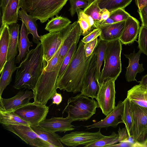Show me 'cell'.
Listing matches in <instances>:
<instances>
[{
  "instance_id": "obj_49",
  "label": "cell",
  "mask_w": 147,
  "mask_h": 147,
  "mask_svg": "<svg viewBox=\"0 0 147 147\" xmlns=\"http://www.w3.org/2000/svg\"><path fill=\"white\" fill-rule=\"evenodd\" d=\"M140 84L147 85V74L142 77Z\"/></svg>"
},
{
  "instance_id": "obj_10",
  "label": "cell",
  "mask_w": 147,
  "mask_h": 147,
  "mask_svg": "<svg viewBox=\"0 0 147 147\" xmlns=\"http://www.w3.org/2000/svg\"><path fill=\"white\" fill-rule=\"evenodd\" d=\"M3 126L20 138L28 145L37 147H52L51 144L41 138L30 126L24 125H4Z\"/></svg>"
},
{
  "instance_id": "obj_1",
  "label": "cell",
  "mask_w": 147,
  "mask_h": 147,
  "mask_svg": "<svg viewBox=\"0 0 147 147\" xmlns=\"http://www.w3.org/2000/svg\"><path fill=\"white\" fill-rule=\"evenodd\" d=\"M84 44L81 40L80 42L75 53L66 69L61 76L57 79L56 89L74 93L80 91L95 51V49L91 55L86 57Z\"/></svg>"
},
{
  "instance_id": "obj_34",
  "label": "cell",
  "mask_w": 147,
  "mask_h": 147,
  "mask_svg": "<svg viewBox=\"0 0 147 147\" xmlns=\"http://www.w3.org/2000/svg\"><path fill=\"white\" fill-rule=\"evenodd\" d=\"M101 9L97 0H94L88 4L84 9L83 11L86 14L92 17L96 23L98 22L100 20L99 12Z\"/></svg>"
},
{
  "instance_id": "obj_31",
  "label": "cell",
  "mask_w": 147,
  "mask_h": 147,
  "mask_svg": "<svg viewBox=\"0 0 147 147\" xmlns=\"http://www.w3.org/2000/svg\"><path fill=\"white\" fill-rule=\"evenodd\" d=\"M132 0H102L98 3L101 9L106 8L111 12L119 8L124 9Z\"/></svg>"
},
{
  "instance_id": "obj_50",
  "label": "cell",
  "mask_w": 147,
  "mask_h": 147,
  "mask_svg": "<svg viewBox=\"0 0 147 147\" xmlns=\"http://www.w3.org/2000/svg\"><path fill=\"white\" fill-rule=\"evenodd\" d=\"M86 1H87L88 3V4H90L92 3V1H93L94 0H85Z\"/></svg>"
},
{
  "instance_id": "obj_44",
  "label": "cell",
  "mask_w": 147,
  "mask_h": 147,
  "mask_svg": "<svg viewBox=\"0 0 147 147\" xmlns=\"http://www.w3.org/2000/svg\"><path fill=\"white\" fill-rule=\"evenodd\" d=\"M51 99L52 100V104L58 105L62 101V97L61 94L56 92L53 95Z\"/></svg>"
},
{
  "instance_id": "obj_33",
  "label": "cell",
  "mask_w": 147,
  "mask_h": 147,
  "mask_svg": "<svg viewBox=\"0 0 147 147\" xmlns=\"http://www.w3.org/2000/svg\"><path fill=\"white\" fill-rule=\"evenodd\" d=\"M119 135L113 131L111 134L105 136L94 142L84 146V147H109L118 142Z\"/></svg>"
},
{
  "instance_id": "obj_30",
  "label": "cell",
  "mask_w": 147,
  "mask_h": 147,
  "mask_svg": "<svg viewBox=\"0 0 147 147\" xmlns=\"http://www.w3.org/2000/svg\"><path fill=\"white\" fill-rule=\"evenodd\" d=\"M124 108L122 119L125 125L129 137H131L130 132L134 123V117L132 110L129 100L126 98L123 101Z\"/></svg>"
},
{
  "instance_id": "obj_18",
  "label": "cell",
  "mask_w": 147,
  "mask_h": 147,
  "mask_svg": "<svg viewBox=\"0 0 147 147\" xmlns=\"http://www.w3.org/2000/svg\"><path fill=\"white\" fill-rule=\"evenodd\" d=\"M141 53L140 50L136 53L134 50L133 53L130 54L124 55L125 57L129 59V65L126 67L127 70L125 74L127 82L137 81L135 79L137 74L140 73L144 70L143 67V64H140L139 63Z\"/></svg>"
},
{
  "instance_id": "obj_28",
  "label": "cell",
  "mask_w": 147,
  "mask_h": 147,
  "mask_svg": "<svg viewBox=\"0 0 147 147\" xmlns=\"http://www.w3.org/2000/svg\"><path fill=\"white\" fill-rule=\"evenodd\" d=\"M47 23L45 29L49 32L61 30L71 24V21L66 17L58 15L53 17Z\"/></svg>"
},
{
  "instance_id": "obj_53",
  "label": "cell",
  "mask_w": 147,
  "mask_h": 147,
  "mask_svg": "<svg viewBox=\"0 0 147 147\" xmlns=\"http://www.w3.org/2000/svg\"><path fill=\"white\" fill-rule=\"evenodd\" d=\"M144 147H147V144L145 145V146H144Z\"/></svg>"
},
{
  "instance_id": "obj_11",
  "label": "cell",
  "mask_w": 147,
  "mask_h": 147,
  "mask_svg": "<svg viewBox=\"0 0 147 147\" xmlns=\"http://www.w3.org/2000/svg\"><path fill=\"white\" fill-rule=\"evenodd\" d=\"M100 130V129L98 131L95 132L85 131L72 132L61 137V140L63 144L69 147L86 146L105 136L102 134Z\"/></svg>"
},
{
  "instance_id": "obj_41",
  "label": "cell",
  "mask_w": 147,
  "mask_h": 147,
  "mask_svg": "<svg viewBox=\"0 0 147 147\" xmlns=\"http://www.w3.org/2000/svg\"><path fill=\"white\" fill-rule=\"evenodd\" d=\"M138 12L142 22L141 25L147 28V5L138 9Z\"/></svg>"
},
{
  "instance_id": "obj_12",
  "label": "cell",
  "mask_w": 147,
  "mask_h": 147,
  "mask_svg": "<svg viewBox=\"0 0 147 147\" xmlns=\"http://www.w3.org/2000/svg\"><path fill=\"white\" fill-rule=\"evenodd\" d=\"M95 49L80 91L83 95L90 97L92 99L96 98L99 87L96 79V55Z\"/></svg>"
},
{
  "instance_id": "obj_7",
  "label": "cell",
  "mask_w": 147,
  "mask_h": 147,
  "mask_svg": "<svg viewBox=\"0 0 147 147\" xmlns=\"http://www.w3.org/2000/svg\"><path fill=\"white\" fill-rule=\"evenodd\" d=\"M115 80L114 79H111L104 81L99 86L95 98L99 107L106 116L115 107Z\"/></svg>"
},
{
  "instance_id": "obj_39",
  "label": "cell",
  "mask_w": 147,
  "mask_h": 147,
  "mask_svg": "<svg viewBox=\"0 0 147 147\" xmlns=\"http://www.w3.org/2000/svg\"><path fill=\"white\" fill-rule=\"evenodd\" d=\"M98 42V39L96 38L93 40L85 44L84 48L86 55L88 57L91 55L96 47Z\"/></svg>"
},
{
  "instance_id": "obj_19",
  "label": "cell",
  "mask_w": 147,
  "mask_h": 147,
  "mask_svg": "<svg viewBox=\"0 0 147 147\" xmlns=\"http://www.w3.org/2000/svg\"><path fill=\"white\" fill-rule=\"evenodd\" d=\"M127 98L140 106L147 108V85L139 84L134 86L127 91Z\"/></svg>"
},
{
  "instance_id": "obj_2",
  "label": "cell",
  "mask_w": 147,
  "mask_h": 147,
  "mask_svg": "<svg viewBox=\"0 0 147 147\" xmlns=\"http://www.w3.org/2000/svg\"><path fill=\"white\" fill-rule=\"evenodd\" d=\"M43 67V52L40 42L30 51L25 58L17 67L13 87L34 90Z\"/></svg>"
},
{
  "instance_id": "obj_14",
  "label": "cell",
  "mask_w": 147,
  "mask_h": 147,
  "mask_svg": "<svg viewBox=\"0 0 147 147\" xmlns=\"http://www.w3.org/2000/svg\"><path fill=\"white\" fill-rule=\"evenodd\" d=\"M124 107L123 102L119 101L117 106L104 119L93 124L84 127L86 128V129L94 128L107 129L109 127L116 128L119 124L123 123L122 116Z\"/></svg>"
},
{
  "instance_id": "obj_23",
  "label": "cell",
  "mask_w": 147,
  "mask_h": 147,
  "mask_svg": "<svg viewBox=\"0 0 147 147\" xmlns=\"http://www.w3.org/2000/svg\"><path fill=\"white\" fill-rule=\"evenodd\" d=\"M9 26L10 36L7 61L15 58L17 55L19 40L20 25L17 23Z\"/></svg>"
},
{
  "instance_id": "obj_22",
  "label": "cell",
  "mask_w": 147,
  "mask_h": 147,
  "mask_svg": "<svg viewBox=\"0 0 147 147\" xmlns=\"http://www.w3.org/2000/svg\"><path fill=\"white\" fill-rule=\"evenodd\" d=\"M26 29L24 22H22L18 44L19 53L15 59L16 64L19 63L25 58L30 51L29 47L32 46V42H30L28 38L29 34Z\"/></svg>"
},
{
  "instance_id": "obj_16",
  "label": "cell",
  "mask_w": 147,
  "mask_h": 147,
  "mask_svg": "<svg viewBox=\"0 0 147 147\" xmlns=\"http://www.w3.org/2000/svg\"><path fill=\"white\" fill-rule=\"evenodd\" d=\"M140 28L139 21L130 15L125 21L123 30L119 39L122 44L126 45L136 41Z\"/></svg>"
},
{
  "instance_id": "obj_25",
  "label": "cell",
  "mask_w": 147,
  "mask_h": 147,
  "mask_svg": "<svg viewBox=\"0 0 147 147\" xmlns=\"http://www.w3.org/2000/svg\"><path fill=\"white\" fill-rule=\"evenodd\" d=\"M15 58L7 61L1 74L0 78V97L4 90L12 80L13 73L17 69L15 63Z\"/></svg>"
},
{
  "instance_id": "obj_20",
  "label": "cell",
  "mask_w": 147,
  "mask_h": 147,
  "mask_svg": "<svg viewBox=\"0 0 147 147\" xmlns=\"http://www.w3.org/2000/svg\"><path fill=\"white\" fill-rule=\"evenodd\" d=\"M0 33V74H1L7 62L10 36L9 25H1Z\"/></svg>"
},
{
  "instance_id": "obj_13",
  "label": "cell",
  "mask_w": 147,
  "mask_h": 147,
  "mask_svg": "<svg viewBox=\"0 0 147 147\" xmlns=\"http://www.w3.org/2000/svg\"><path fill=\"white\" fill-rule=\"evenodd\" d=\"M24 90H20L15 96L10 98L0 97V110L13 111L30 103V100L34 98L33 92Z\"/></svg>"
},
{
  "instance_id": "obj_52",
  "label": "cell",
  "mask_w": 147,
  "mask_h": 147,
  "mask_svg": "<svg viewBox=\"0 0 147 147\" xmlns=\"http://www.w3.org/2000/svg\"><path fill=\"white\" fill-rule=\"evenodd\" d=\"M144 143V144L145 145H146L147 144V140Z\"/></svg>"
},
{
  "instance_id": "obj_40",
  "label": "cell",
  "mask_w": 147,
  "mask_h": 147,
  "mask_svg": "<svg viewBox=\"0 0 147 147\" xmlns=\"http://www.w3.org/2000/svg\"><path fill=\"white\" fill-rule=\"evenodd\" d=\"M101 33V31L100 29H95L88 35L84 36L81 41L84 44L87 43L98 38Z\"/></svg>"
},
{
  "instance_id": "obj_29",
  "label": "cell",
  "mask_w": 147,
  "mask_h": 147,
  "mask_svg": "<svg viewBox=\"0 0 147 147\" xmlns=\"http://www.w3.org/2000/svg\"><path fill=\"white\" fill-rule=\"evenodd\" d=\"M0 123L4 125H24L30 126L29 123L16 114L13 111L0 110Z\"/></svg>"
},
{
  "instance_id": "obj_5",
  "label": "cell",
  "mask_w": 147,
  "mask_h": 147,
  "mask_svg": "<svg viewBox=\"0 0 147 147\" xmlns=\"http://www.w3.org/2000/svg\"><path fill=\"white\" fill-rule=\"evenodd\" d=\"M122 45L119 39L107 42L104 55V65L100 73V86L107 79H113L116 80L121 73Z\"/></svg>"
},
{
  "instance_id": "obj_3",
  "label": "cell",
  "mask_w": 147,
  "mask_h": 147,
  "mask_svg": "<svg viewBox=\"0 0 147 147\" xmlns=\"http://www.w3.org/2000/svg\"><path fill=\"white\" fill-rule=\"evenodd\" d=\"M69 0H20L19 8L43 23L60 11Z\"/></svg>"
},
{
  "instance_id": "obj_48",
  "label": "cell",
  "mask_w": 147,
  "mask_h": 147,
  "mask_svg": "<svg viewBox=\"0 0 147 147\" xmlns=\"http://www.w3.org/2000/svg\"><path fill=\"white\" fill-rule=\"evenodd\" d=\"M9 0H0V7L2 13L4 10Z\"/></svg>"
},
{
  "instance_id": "obj_26",
  "label": "cell",
  "mask_w": 147,
  "mask_h": 147,
  "mask_svg": "<svg viewBox=\"0 0 147 147\" xmlns=\"http://www.w3.org/2000/svg\"><path fill=\"white\" fill-rule=\"evenodd\" d=\"M33 130L42 139L49 143L53 147H63L61 138L55 132L46 130L38 126H30Z\"/></svg>"
},
{
  "instance_id": "obj_17",
  "label": "cell",
  "mask_w": 147,
  "mask_h": 147,
  "mask_svg": "<svg viewBox=\"0 0 147 147\" xmlns=\"http://www.w3.org/2000/svg\"><path fill=\"white\" fill-rule=\"evenodd\" d=\"M125 21L105 26L97 25L96 28L100 29L101 31L99 38L108 42L119 39L123 30Z\"/></svg>"
},
{
  "instance_id": "obj_24",
  "label": "cell",
  "mask_w": 147,
  "mask_h": 147,
  "mask_svg": "<svg viewBox=\"0 0 147 147\" xmlns=\"http://www.w3.org/2000/svg\"><path fill=\"white\" fill-rule=\"evenodd\" d=\"M18 14V18H21L20 20L24 22L27 33L32 34L33 41L36 44H38L40 39L37 32L36 20L22 9L19 10Z\"/></svg>"
},
{
  "instance_id": "obj_38",
  "label": "cell",
  "mask_w": 147,
  "mask_h": 147,
  "mask_svg": "<svg viewBox=\"0 0 147 147\" xmlns=\"http://www.w3.org/2000/svg\"><path fill=\"white\" fill-rule=\"evenodd\" d=\"M70 7L69 11L71 17L76 13L77 10L81 8H85L88 5V3L85 0H69Z\"/></svg>"
},
{
  "instance_id": "obj_15",
  "label": "cell",
  "mask_w": 147,
  "mask_h": 147,
  "mask_svg": "<svg viewBox=\"0 0 147 147\" xmlns=\"http://www.w3.org/2000/svg\"><path fill=\"white\" fill-rule=\"evenodd\" d=\"M73 122L68 116L65 118L53 117L45 119L40 123L38 126L50 131L65 133L75 129L74 126L71 124Z\"/></svg>"
},
{
  "instance_id": "obj_35",
  "label": "cell",
  "mask_w": 147,
  "mask_h": 147,
  "mask_svg": "<svg viewBox=\"0 0 147 147\" xmlns=\"http://www.w3.org/2000/svg\"><path fill=\"white\" fill-rule=\"evenodd\" d=\"M79 40H77L72 44L65 57L59 69L57 79L61 76L72 59L77 50Z\"/></svg>"
},
{
  "instance_id": "obj_4",
  "label": "cell",
  "mask_w": 147,
  "mask_h": 147,
  "mask_svg": "<svg viewBox=\"0 0 147 147\" xmlns=\"http://www.w3.org/2000/svg\"><path fill=\"white\" fill-rule=\"evenodd\" d=\"M99 107L97 101L80 93L68 99L63 114L67 113L73 121H85L95 114L96 108Z\"/></svg>"
},
{
  "instance_id": "obj_46",
  "label": "cell",
  "mask_w": 147,
  "mask_h": 147,
  "mask_svg": "<svg viewBox=\"0 0 147 147\" xmlns=\"http://www.w3.org/2000/svg\"><path fill=\"white\" fill-rule=\"evenodd\" d=\"M109 147H133V145L127 142H119L117 144H115L110 146Z\"/></svg>"
},
{
  "instance_id": "obj_32",
  "label": "cell",
  "mask_w": 147,
  "mask_h": 147,
  "mask_svg": "<svg viewBox=\"0 0 147 147\" xmlns=\"http://www.w3.org/2000/svg\"><path fill=\"white\" fill-rule=\"evenodd\" d=\"M76 13L78 16V21L81 30V35L85 36L93 30L90 22L89 16L86 14L83 10L80 9H78Z\"/></svg>"
},
{
  "instance_id": "obj_8",
  "label": "cell",
  "mask_w": 147,
  "mask_h": 147,
  "mask_svg": "<svg viewBox=\"0 0 147 147\" xmlns=\"http://www.w3.org/2000/svg\"><path fill=\"white\" fill-rule=\"evenodd\" d=\"M49 107L40 103L30 102L13 111L20 118L31 126H38L46 119Z\"/></svg>"
},
{
  "instance_id": "obj_6",
  "label": "cell",
  "mask_w": 147,
  "mask_h": 147,
  "mask_svg": "<svg viewBox=\"0 0 147 147\" xmlns=\"http://www.w3.org/2000/svg\"><path fill=\"white\" fill-rule=\"evenodd\" d=\"M73 25V23L61 30L50 32L40 36L43 61L47 62L53 57L69 33Z\"/></svg>"
},
{
  "instance_id": "obj_36",
  "label": "cell",
  "mask_w": 147,
  "mask_h": 147,
  "mask_svg": "<svg viewBox=\"0 0 147 147\" xmlns=\"http://www.w3.org/2000/svg\"><path fill=\"white\" fill-rule=\"evenodd\" d=\"M137 42L139 50L147 56V28L143 25L140 27Z\"/></svg>"
},
{
  "instance_id": "obj_27",
  "label": "cell",
  "mask_w": 147,
  "mask_h": 147,
  "mask_svg": "<svg viewBox=\"0 0 147 147\" xmlns=\"http://www.w3.org/2000/svg\"><path fill=\"white\" fill-rule=\"evenodd\" d=\"M108 42L98 39V42L95 49L96 55V79L99 87L100 86V69L103 61Z\"/></svg>"
},
{
  "instance_id": "obj_21",
  "label": "cell",
  "mask_w": 147,
  "mask_h": 147,
  "mask_svg": "<svg viewBox=\"0 0 147 147\" xmlns=\"http://www.w3.org/2000/svg\"><path fill=\"white\" fill-rule=\"evenodd\" d=\"M20 1V0H9L2 13L1 25L6 24L9 25L17 23Z\"/></svg>"
},
{
  "instance_id": "obj_47",
  "label": "cell",
  "mask_w": 147,
  "mask_h": 147,
  "mask_svg": "<svg viewBox=\"0 0 147 147\" xmlns=\"http://www.w3.org/2000/svg\"><path fill=\"white\" fill-rule=\"evenodd\" d=\"M136 5L138 9H141L147 5V0H135Z\"/></svg>"
},
{
  "instance_id": "obj_9",
  "label": "cell",
  "mask_w": 147,
  "mask_h": 147,
  "mask_svg": "<svg viewBox=\"0 0 147 147\" xmlns=\"http://www.w3.org/2000/svg\"><path fill=\"white\" fill-rule=\"evenodd\" d=\"M130 102L134 117L130 136L135 141L142 142L144 141L147 134V108Z\"/></svg>"
},
{
  "instance_id": "obj_42",
  "label": "cell",
  "mask_w": 147,
  "mask_h": 147,
  "mask_svg": "<svg viewBox=\"0 0 147 147\" xmlns=\"http://www.w3.org/2000/svg\"><path fill=\"white\" fill-rule=\"evenodd\" d=\"M119 135V142H125L129 137L128 134L125 127L121 129L119 127L118 131Z\"/></svg>"
},
{
  "instance_id": "obj_37",
  "label": "cell",
  "mask_w": 147,
  "mask_h": 147,
  "mask_svg": "<svg viewBox=\"0 0 147 147\" xmlns=\"http://www.w3.org/2000/svg\"><path fill=\"white\" fill-rule=\"evenodd\" d=\"M130 16L124 9L119 8L110 12L109 18L115 22H117L125 21Z\"/></svg>"
},
{
  "instance_id": "obj_51",
  "label": "cell",
  "mask_w": 147,
  "mask_h": 147,
  "mask_svg": "<svg viewBox=\"0 0 147 147\" xmlns=\"http://www.w3.org/2000/svg\"><path fill=\"white\" fill-rule=\"evenodd\" d=\"M102 0H97L98 3H99V2H100V1H102Z\"/></svg>"
},
{
  "instance_id": "obj_45",
  "label": "cell",
  "mask_w": 147,
  "mask_h": 147,
  "mask_svg": "<svg viewBox=\"0 0 147 147\" xmlns=\"http://www.w3.org/2000/svg\"><path fill=\"white\" fill-rule=\"evenodd\" d=\"M115 23V22L109 17L107 19L103 20L101 22L96 23V26L97 25L100 26H105L111 24Z\"/></svg>"
},
{
  "instance_id": "obj_43",
  "label": "cell",
  "mask_w": 147,
  "mask_h": 147,
  "mask_svg": "<svg viewBox=\"0 0 147 147\" xmlns=\"http://www.w3.org/2000/svg\"><path fill=\"white\" fill-rule=\"evenodd\" d=\"M110 12L106 8H103L101 9L99 12V15L100 20L98 23L103 20H106L109 17Z\"/></svg>"
}]
</instances>
